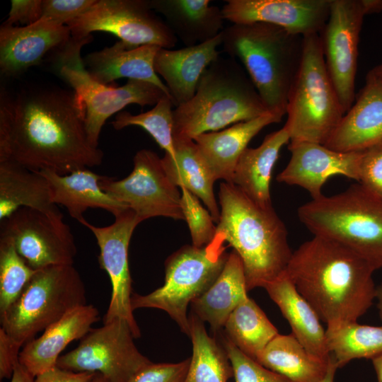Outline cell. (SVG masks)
Returning <instances> with one entry per match:
<instances>
[{
	"label": "cell",
	"mask_w": 382,
	"mask_h": 382,
	"mask_svg": "<svg viewBox=\"0 0 382 382\" xmlns=\"http://www.w3.org/2000/svg\"><path fill=\"white\" fill-rule=\"evenodd\" d=\"M66 25L72 37L108 32L130 48L154 45L172 49L178 41L166 23L154 13L149 0H96L88 11Z\"/></svg>",
	"instance_id": "cell-12"
},
{
	"label": "cell",
	"mask_w": 382,
	"mask_h": 382,
	"mask_svg": "<svg viewBox=\"0 0 382 382\" xmlns=\"http://www.w3.org/2000/svg\"><path fill=\"white\" fill-rule=\"evenodd\" d=\"M99 318V311L93 305L74 308L45 329L40 337L25 343L20 352L19 362L35 377L54 367L65 347L71 342L83 338Z\"/></svg>",
	"instance_id": "cell-22"
},
{
	"label": "cell",
	"mask_w": 382,
	"mask_h": 382,
	"mask_svg": "<svg viewBox=\"0 0 382 382\" xmlns=\"http://www.w3.org/2000/svg\"><path fill=\"white\" fill-rule=\"evenodd\" d=\"M192 354L184 382H228L233 371L224 346L210 337L193 313L189 317Z\"/></svg>",
	"instance_id": "cell-34"
},
{
	"label": "cell",
	"mask_w": 382,
	"mask_h": 382,
	"mask_svg": "<svg viewBox=\"0 0 382 382\" xmlns=\"http://www.w3.org/2000/svg\"><path fill=\"white\" fill-rule=\"evenodd\" d=\"M382 143V82L369 71L355 103L325 144L341 152L362 151Z\"/></svg>",
	"instance_id": "cell-20"
},
{
	"label": "cell",
	"mask_w": 382,
	"mask_h": 382,
	"mask_svg": "<svg viewBox=\"0 0 382 382\" xmlns=\"http://www.w3.org/2000/svg\"><path fill=\"white\" fill-rule=\"evenodd\" d=\"M288 149L290 160L277 180L301 187L312 199L323 195V187L332 176L342 175L359 181L362 151H337L308 141H290Z\"/></svg>",
	"instance_id": "cell-18"
},
{
	"label": "cell",
	"mask_w": 382,
	"mask_h": 382,
	"mask_svg": "<svg viewBox=\"0 0 382 382\" xmlns=\"http://www.w3.org/2000/svg\"><path fill=\"white\" fill-rule=\"evenodd\" d=\"M0 233L9 237L18 253L33 270L73 265L77 250L62 212L49 214L21 207L1 221Z\"/></svg>",
	"instance_id": "cell-15"
},
{
	"label": "cell",
	"mask_w": 382,
	"mask_h": 382,
	"mask_svg": "<svg viewBox=\"0 0 382 382\" xmlns=\"http://www.w3.org/2000/svg\"><path fill=\"white\" fill-rule=\"evenodd\" d=\"M89 382H109L100 373L96 372L95 376Z\"/></svg>",
	"instance_id": "cell-51"
},
{
	"label": "cell",
	"mask_w": 382,
	"mask_h": 382,
	"mask_svg": "<svg viewBox=\"0 0 382 382\" xmlns=\"http://www.w3.org/2000/svg\"><path fill=\"white\" fill-rule=\"evenodd\" d=\"M96 0H42L44 20L59 25H66L88 11Z\"/></svg>",
	"instance_id": "cell-40"
},
{
	"label": "cell",
	"mask_w": 382,
	"mask_h": 382,
	"mask_svg": "<svg viewBox=\"0 0 382 382\" xmlns=\"http://www.w3.org/2000/svg\"><path fill=\"white\" fill-rule=\"evenodd\" d=\"M209 0H149L153 11L161 13L172 32L185 45L206 42L223 30L221 9Z\"/></svg>",
	"instance_id": "cell-27"
},
{
	"label": "cell",
	"mask_w": 382,
	"mask_h": 382,
	"mask_svg": "<svg viewBox=\"0 0 382 382\" xmlns=\"http://www.w3.org/2000/svg\"><path fill=\"white\" fill-rule=\"evenodd\" d=\"M23 345L0 328V378H11L15 366L19 362L20 348Z\"/></svg>",
	"instance_id": "cell-44"
},
{
	"label": "cell",
	"mask_w": 382,
	"mask_h": 382,
	"mask_svg": "<svg viewBox=\"0 0 382 382\" xmlns=\"http://www.w3.org/2000/svg\"><path fill=\"white\" fill-rule=\"evenodd\" d=\"M35 272L18 253L12 240L0 233V313L18 298Z\"/></svg>",
	"instance_id": "cell-37"
},
{
	"label": "cell",
	"mask_w": 382,
	"mask_h": 382,
	"mask_svg": "<svg viewBox=\"0 0 382 382\" xmlns=\"http://www.w3.org/2000/svg\"><path fill=\"white\" fill-rule=\"evenodd\" d=\"M301 222L313 236L348 248L374 271L382 268V197L361 184L299 207Z\"/></svg>",
	"instance_id": "cell-6"
},
{
	"label": "cell",
	"mask_w": 382,
	"mask_h": 382,
	"mask_svg": "<svg viewBox=\"0 0 382 382\" xmlns=\"http://www.w3.org/2000/svg\"><path fill=\"white\" fill-rule=\"evenodd\" d=\"M159 48L154 45L130 48L120 40L86 54L83 62L89 76L100 83L107 85L121 78L144 81L156 85L170 96L167 86L154 68Z\"/></svg>",
	"instance_id": "cell-23"
},
{
	"label": "cell",
	"mask_w": 382,
	"mask_h": 382,
	"mask_svg": "<svg viewBox=\"0 0 382 382\" xmlns=\"http://www.w3.org/2000/svg\"><path fill=\"white\" fill-rule=\"evenodd\" d=\"M288 321L291 334L313 355L328 361L325 330L310 303L298 291L286 272L265 286Z\"/></svg>",
	"instance_id": "cell-26"
},
{
	"label": "cell",
	"mask_w": 382,
	"mask_h": 382,
	"mask_svg": "<svg viewBox=\"0 0 382 382\" xmlns=\"http://www.w3.org/2000/svg\"><path fill=\"white\" fill-rule=\"evenodd\" d=\"M96 372H76L57 366L39 374L35 382H89Z\"/></svg>",
	"instance_id": "cell-45"
},
{
	"label": "cell",
	"mask_w": 382,
	"mask_h": 382,
	"mask_svg": "<svg viewBox=\"0 0 382 382\" xmlns=\"http://www.w3.org/2000/svg\"><path fill=\"white\" fill-rule=\"evenodd\" d=\"M326 345L337 369L357 359L382 354V326L340 321L327 325Z\"/></svg>",
	"instance_id": "cell-33"
},
{
	"label": "cell",
	"mask_w": 382,
	"mask_h": 382,
	"mask_svg": "<svg viewBox=\"0 0 382 382\" xmlns=\"http://www.w3.org/2000/svg\"><path fill=\"white\" fill-rule=\"evenodd\" d=\"M224 328L225 337L255 361L279 334L263 311L249 297L231 313Z\"/></svg>",
	"instance_id": "cell-35"
},
{
	"label": "cell",
	"mask_w": 382,
	"mask_h": 382,
	"mask_svg": "<svg viewBox=\"0 0 382 382\" xmlns=\"http://www.w3.org/2000/svg\"><path fill=\"white\" fill-rule=\"evenodd\" d=\"M115 221L106 226H96L84 219L80 223L88 228L96 238L100 249L99 266L108 274L112 293L103 317V323L114 319L125 320L135 338L141 335L134 318L131 304L132 278L129 268L128 250L132 233L141 221L130 209L115 216Z\"/></svg>",
	"instance_id": "cell-16"
},
{
	"label": "cell",
	"mask_w": 382,
	"mask_h": 382,
	"mask_svg": "<svg viewBox=\"0 0 382 382\" xmlns=\"http://www.w3.org/2000/svg\"><path fill=\"white\" fill-rule=\"evenodd\" d=\"M40 172L47 180L52 201L64 206L69 215L79 223L85 218L83 213L89 208L106 210L117 216L129 208L104 192L100 185L103 175L89 168L60 175L49 170Z\"/></svg>",
	"instance_id": "cell-25"
},
{
	"label": "cell",
	"mask_w": 382,
	"mask_h": 382,
	"mask_svg": "<svg viewBox=\"0 0 382 382\" xmlns=\"http://www.w3.org/2000/svg\"><path fill=\"white\" fill-rule=\"evenodd\" d=\"M219 204L215 238L238 255L248 291L265 288L286 272L293 253L284 222L273 207L259 206L233 183H221Z\"/></svg>",
	"instance_id": "cell-3"
},
{
	"label": "cell",
	"mask_w": 382,
	"mask_h": 382,
	"mask_svg": "<svg viewBox=\"0 0 382 382\" xmlns=\"http://www.w3.org/2000/svg\"><path fill=\"white\" fill-rule=\"evenodd\" d=\"M377 301L376 306L381 320H382V284L376 286V299Z\"/></svg>",
	"instance_id": "cell-49"
},
{
	"label": "cell",
	"mask_w": 382,
	"mask_h": 382,
	"mask_svg": "<svg viewBox=\"0 0 382 382\" xmlns=\"http://www.w3.org/2000/svg\"><path fill=\"white\" fill-rule=\"evenodd\" d=\"M42 0H12L8 18L2 23L13 25L21 23L25 25L38 21L42 16Z\"/></svg>",
	"instance_id": "cell-43"
},
{
	"label": "cell",
	"mask_w": 382,
	"mask_h": 382,
	"mask_svg": "<svg viewBox=\"0 0 382 382\" xmlns=\"http://www.w3.org/2000/svg\"><path fill=\"white\" fill-rule=\"evenodd\" d=\"M173 106L171 98L165 96L147 112L138 115H132L127 111L120 112L111 124L117 130L131 125L141 127L165 151V154L174 157Z\"/></svg>",
	"instance_id": "cell-36"
},
{
	"label": "cell",
	"mask_w": 382,
	"mask_h": 382,
	"mask_svg": "<svg viewBox=\"0 0 382 382\" xmlns=\"http://www.w3.org/2000/svg\"><path fill=\"white\" fill-rule=\"evenodd\" d=\"M248 291L242 262L233 250L213 284L191 303L193 313L217 332L231 313L248 298Z\"/></svg>",
	"instance_id": "cell-30"
},
{
	"label": "cell",
	"mask_w": 382,
	"mask_h": 382,
	"mask_svg": "<svg viewBox=\"0 0 382 382\" xmlns=\"http://www.w3.org/2000/svg\"><path fill=\"white\" fill-rule=\"evenodd\" d=\"M71 37L69 28L44 20L24 26L0 27V71L16 77L40 64L51 51L64 45Z\"/></svg>",
	"instance_id": "cell-19"
},
{
	"label": "cell",
	"mask_w": 382,
	"mask_h": 382,
	"mask_svg": "<svg viewBox=\"0 0 382 382\" xmlns=\"http://www.w3.org/2000/svg\"><path fill=\"white\" fill-rule=\"evenodd\" d=\"M328 361L311 354L292 334H278L256 359L293 382L320 381L328 371Z\"/></svg>",
	"instance_id": "cell-32"
},
{
	"label": "cell",
	"mask_w": 382,
	"mask_h": 382,
	"mask_svg": "<svg viewBox=\"0 0 382 382\" xmlns=\"http://www.w3.org/2000/svg\"><path fill=\"white\" fill-rule=\"evenodd\" d=\"M133 170L126 178L107 176L100 181L101 189L132 210L141 221L155 216L184 220L181 191L168 176L162 158L149 149L138 151Z\"/></svg>",
	"instance_id": "cell-14"
},
{
	"label": "cell",
	"mask_w": 382,
	"mask_h": 382,
	"mask_svg": "<svg viewBox=\"0 0 382 382\" xmlns=\"http://www.w3.org/2000/svg\"><path fill=\"white\" fill-rule=\"evenodd\" d=\"M269 113L244 68L219 56L204 71L192 99L173 109V138L193 139Z\"/></svg>",
	"instance_id": "cell-5"
},
{
	"label": "cell",
	"mask_w": 382,
	"mask_h": 382,
	"mask_svg": "<svg viewBox=\"0 0 382 382\" xmlns=\"http://www.w3.org/2000/svg\"><path fill=\"white\" fill-rule=\"evenodd\" d=\"M382 11L381 0H332L320 33L325 66L347 112L355 100L359 35L365 16Z\"/></svg>",
	"instance_id": "cell-11"
},
{
	"label": "cell",
	"mask_w": 382,
	"mask_h": 382,
	"mask_svg": "<svg viewBox=\"0 0 382 382\" xmlns=\"http://www.w3.org/2000/svg\"><path fill=\"white\" fill-rule=\"evenodd\" d=\"M284 127L290 141L325 144L345 112L328 72L320 34L303 37V56L289 93Z\"/></svg>",
	"instance_id": "cell-7"
},
{
	"label": "cell",
	"mask_w": 382,
	"mask_h": 382,
	"mask_svg": "<svg viewBox=\"0 0 382 382\" xmlns=\"http://www.w3.org/2000/svg\"><path fill=\"white\" fill-rule=\"evenodd\" d=\"M86 304L83 282L73 265L38 270L2 313L1 327L24 345L74 308Z\"/></svg>",
	"instance_id": "cell-8"
},
{
	"label": "cell",
	"mask_w": 382,
	"mask_h": 382,
	"mask_svg": "<svg viewBox=\"0 0 382 382\" xmlns=\"http://www.w3.org/2000/svg\"><path fill=\"white\" fill-rule=\"evenodd\" d=\"M224 20L233 24L263 23L301 36L320 34L332 0H226Z\"/></svg>",
	"instance_id": "cell-17"
},
{
	"label": "cell",
	"mask_w": 382,
	"mask_h": 382,
	"mask_svg": "<svg viewBox=\"0 0 382 382\" xmlns=\"http://www.w3.org/2000/svg\"><path fill=\"white\" fill-rule=\"evenodd\" d=\"M221 32L206 42L178 50L160 47L154 68L167 86L174 107L188 102L194 96L205 69L219 56Z\"/></svg>",
	"instance_id": "cell-21"
},
{
	"label": "cell",
	"mask_w": 382,
	"mask_h": 382,
	"mask_svg": "<svg viewBox=\"0 0 382 382\" xmlns=\"http://www.w3.org/2000/svg\"><path fill=\"white\" fill-rule=\"evenodd\" d=\"M35 376L20 362L14 367L11 382H35Z\"/></svg>",
	"instance_id": "cell-46"
},
{
	"label": "cell",
	"mask_w": 382,
	"mask_h": 382,
	"mask_svg": "<svg viewBox=\"0 0 382 382\" xmlns=\"http://www.w3.org/2000/svg\"><path fill=\"white\" fill-rule=\"evenodd\" d=\"M374 270L332 240L313 236L292 253L286 273L327 325L357 321L376 299Z\"/></svg>",
	"instance_id": "cell-2"
},
{
	"label": "cell",
	"mask_w": 382,
	"mask_h": 382,
	"mask_svg": "<svg viewBox=\"0 0 382 382\" xmlns=\"http://www.w3.org/2000/svg\"><path fill=\"white\" fill-rule=\"evenodd\" d=\"M222 342L232 365L235 382H293L243 354L225 336Z\"/></svg>",
	"instance_id": "cell-39"
},
{
	"label": "cell",
	"mask_w": 382,
	"mask_h": 382,
	"mask_svg": "<svg viewBox=\"0 0 382 382\" xmlns=\"http://www.w3.org/2000/svg\"><path fill=\"white\" fill-rule=\"evenodd\" d=\"M128 323L114 319L92 329L78 347L59 357L56 366L69 371L98 372L109 382H129L151 361L136 347Z\"/></svg>",
	"instance_id": "cell-13"
},
{
	"label": "cell",
	"mask_w": 382,
	"mask_h": 382,
	"mask_svg": "<svg viewBox=\"0 0 382 382\" xmlns=\"http://www.w3.org/2000/svg\"><path fill=\"white\" fill-rule=\"evenodd\" d=\"M337 369V366L333 358L331 357V355H330L328 371L323 378L319 382H334L335 375Z\"/></svg>",
	"instance_id": "cell-47"
},
{
	"label": "cell",
	"mask_w": 382,
	"mask_h": 382,
	"mask_svg": "<svg viewBox=\"0 0 382 382\" xmlns=\"http://www.w3.org/2000/svg\"><path fill=\"white\" fill-rule=\"evenodd\" d=\"M221 35L224 52L242 63L268 112L281 121L301 66L303 36L263 23L232 24Z\"/></svg>",
	"instance_id": "cell-4"
},
{
	"label": "cell",
	"mask_w": 382,
	"mask_h": 382,
	"mask_svg": "<svg viewBox=\"0 0 382 382\" xmlns=\"http://www.w3.org/2000/svg\"><path fill=\"white\" fill-rule=\"evenodd\" d=\"M190 359L178 363L151 362L141 368L129 382H184Z\"/></svg>",
	"instance_id": "cell-41"
},
{
	"label": "cell",
	"mask_w": 382,
	"mask_h": 382,
	"mask_svg": "<svg viewBox=\"0 0 382 382\" xmlns=\"http://www.w3.org/2000/svg\"><path fill=\"white\" fill-rule=\"evenodd\" d=\"M279 122L269 113L220 131L201 134L193 140L214 179L232 183L237 163L250 140L266 126Z\"/></svg>",
	"instance_id": "cell-24"
},
{
	"label": "cell",
	"mask_w": 382,
	"mask_h": 382,
	"mask_svg": "<svg viewBox=\"0 0 382 382\" xmlns=\"http://www.w3.org/2000/svg\"><path fill=\"white\" fill-rule=\"evenodd\" d=\"M180 205L190 229L192 245L204 247L212 243L216 236V225L209 211L200 199L185 188H180Z\"/></svg>",
	"instance_id": "cell-38"
},
{
	"label": "cell",
	"mask_w": 382,
	"mask_h": 382,
	"mask_svg": "<svg viewBox=\"0 0 382 382\" xmlns=\"http://www.w3.org/2000/svg\"><path fill=\"white\" fill-rule=\"evenodd\" d=\"M290 141L284 126L267 134L256 148H247L236 166L233 184L247 197L264 208L272 207L270 182L272 170L281 149Z\"/></svg>",
	"instance_id": "cell-28"
},
{
	"label": "cell",
	"mask_w": 382,
	"mask_h": 382,
	"mask_svg": "<svg viewBox=\"0 0 382 382\" xmlns=\"http://www.w3.org/2000/svg\"><path fill=\"white\" fill-rule=\"evenodd\" d=\"M103 153L88 137L74 91L31 84L0 93V161L60 175L99 166Z\"/></svg>",
	"instance_id": "cell-1"
},
{
	"label": "cell",
	"mask_w": 382,
	"mask_h": 382,
	"mask_svg": "<svg viewBox=\"0 0 382 382\" xmlns=\"http://www.w3.org/2000/svg\"><path fill=\"white\" fill-rule=\"evenodd\" d=\"M91 40V35L82 38L71 36L68 42L56 50L54 59L59 76L72 87L84 109L86 129L91 144L98 147L101 129L110 116L128 105H155L169 96L156 85L144 81L128 79L120 87L94 81L85 69L80 55L83 46Z\"/></svg>",
	"instance_id": "cell-10"
},
{
	"label": "cell",
	"mask_w": 382,
	"mask_h": 382,
	"mask_svg": "<svg viewBox=\"0 0 382 382\" xmlns=\"http://www.w3.org/2000/svg\"><path fill=\"white\" fill-rule=\"evenodd\" d=\"M21 207L49 214L61 212L50 185L40 173L10 160L0 161V221Z\"/></svg>",
	"instance_id": "cell-29"
},
{
	"label": "cell",
	"mask_w": 382,
	"mask_h": 382,
	"mask_svg": "<svg viewBox=\"0 0 382 382\" xmlns=\"http://www.w3.org/2000/svg\"><path fill=\"white\" fill-rule=\"evenodd\" d=\"M224 244L214 237L206 246L187 245L173 253L165 262L163 285L146 295L132 294V310L161 309L189 335L187 306L209 289L223 270L229 255Z\"/></svg>",
	"instance_id": "cell-9"
},
{
	"label": "cell",
	"mask_w": 382,
	"mask_h": 382,
	"mask_svg": "<svg viewBox=\"0 0 382 382\" xmlns=\"http://www.w3.org/2000/svg\"><path fill=\"white\" fill-rule=\"evenodd\" d=\"M378 382H382V354L371 359Z\"/></svg>",
	"instance_id": "cell-48"
},
{
	"label": "cell",
	"mask_w": 382,
	"mask_h": 382,
	"mask_svg": "<svg viewBox=\"0 0 382 382\" xmlns=\"http://www.w3.org/2000/svg\"><path fill=\"white\" fill-rule=\"evenodd\" d=\"M175 156L165 154L162 158L166 172L178 187L185 188L196 195L218 223L220 209L214 193L216 181L193 139L173 138Z\"/></svg>",
	"instance_id": "cell-31"
},
{
	"label": "cell",
	"mask_w": 382,
	"mask_h": 382,
	"mask_svg": "<svg viewBox=\"0 0 382 382\" xmlns=\"http://www.w3.org/2000/svg\"><path fill=\"white\" fill-rule=\"evenodd\" d=\"M369 71L382 82V63L377 65Z\"/></svg>",
	"instance_id": "cell-50"
},
{
	"label": "cell",
	"mask_w": 382,
	"mask_h": 382,
	"mask_svg": "<svg viewBox=\"0 0 382 382\" xmlns=\"http://www.w3.org/2000/svg\"><path fill=\"white\" fill-rule=\"evenodd\" d=\"M359 183L382 197V143L362 151Z\"/></svg>",
	"instance_id": "cell-42"
}]
</instances>
